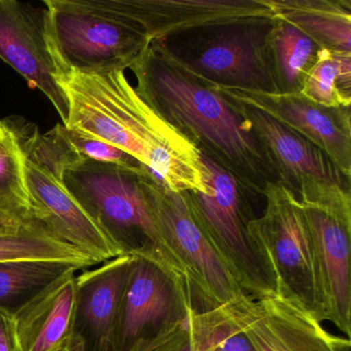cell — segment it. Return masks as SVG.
Masks as SVG:
<instances>
[{"label": "cell", "instance_id": "cell-1", "mask_svg": "<svg viewBox=\"0 0 351 351\" xmlns=\"http://www.w3.org/2000/svg\"><path fill=\"white\" fill-rule=\"evenodd\" d=\"M128 69L138 95L250 194L263 196L269 184L278 182L262 143L235 104L180 64L161 43H149Z\"/></svg>", "mask_w": 351, "mask_h": 351}, {"label": "cell", "instance_id": "cell-2", "mask_svg": "<svg viewBox=\"0 0 351 351\" xmlns=\"http://www.w3.org/2000/svg\"><path fill=\"white\" fill-rule=\"evenodd\" d=\"M64 141L51 169L60 176L69 194L125 254L149 256L188 285L152 213L143 184L147 168L84 159Z\"/></svg>", "mask_w": 351, "mask_h": 351}, {"label": "cell", "instance_id": "cell-3", "mask_svg": "<svg viewBox=\"0 0 351 351\" xmlns=\"http://www.w3.org/2000/svg\"><path fill=\"white\" fill-rule=\"evenodd\" d=\"M125 71H62L58 81L83 92L138 141L149 158L147 168L166 188L178 193H206L200 152L138 95Z\"/></svg>", "mask_w": 351, "mask_h": 351}, {"label": "cell", "instance_id": "cell-4", "mask_svg": "<svg viewBox=\"0 0 351 351\" xmlns=\"http://www.w3.org/2000/svg\"><path fill=\"white\" fill-rule=\"evenodd\" d=\"M263 197L264 211L250 221L248 234L274 282L276 295L324 322L315 254L303 206L279 182L269 184Z\"/></svg>", "mask_w": 351, "mask_h": 351}, {"label": "cell", "instance_id": "cell-5", "mask_svg": "<svg viewBox=\"0 0 351 351\" xmlns=\"http://www.w3.org/2000/svg\"><path fill=\"white\" fill-rule=\"evenodd\" d=\"M273 19L200 28L161 40L191 73L217 87L278 93L268 55Z\"/></svg>", "mask_w": 351, "mask_h": 351}, {"label": "cell", "instance_id": "cell-6", "mask_svg": "<svg viewBox=\"0 0 351 351\" xmlns=\"http://www.w3.org/2000/svg\"><path fill=\"white\" fill-rule=\"evenodd\" d=\"M206 193H184L191 211L213 247L246 295L261 299L276 295L274 282L248 234L254 219L241 182L200 152Z\"/></svg>", "mask_w": 351, "mask_h": 351}, {"label": "cell", "instance_id": "cell-7", "mask_svg": "<svg viewBox=\"0 0 351 351\" xmlns=\"http://www.w3.org/2000/svg\"><path fill=\"white\" fill-rule=\"evenodd\" d=\"M44 5L47 38L59 75L128 69L149 43L95 0H45Z\"/></svg>", "mask_w": 351, "mask_h": 351}, {"label": "cell", "instance_id": "cell-8", "mask_svg": "<svg viewBox=\"0 0 351 351\" xmlns=\"http://www.w3.org/2000/svg\"><path fill=\"white\" fill-rule=\"evenodd\" d=\"M143 184L160 232L186 275L195 310L219 309L246 295L197 223L184 193L170 191L147 169Z\"/></svg>", "mask_w": 351, "mask_h": 351}, {"label": "cell", "instance_id": "cell-9", "mask_svg": "<svg viewBox=\"0 0 351 351\" xmlns=\"http://www.w3.org/2000/svg\"><path fill=\"white\" fill-rule=\"evenodd\" d=\"M226 97L235 104L262 143L279 184L300 202H316L350 192V178L311 141L267 112Z\"/></svg>", "mask_w": 351, "mask_h": 351}, {"label": "cell", "instance_id": "cell-10", "mask_svg": "<svg viewBox=\"0 0 351 351\" xmlns=\"http://www.w3.org/2000/svg\"><path fill=\"white\" fill-rule=\"evenodd\" d=\"M133 256L119 308L114 351H128L195 309L184 279L149 256Z\"/></svg>", "mask_w": 351, "mask_h": 351}, {"label": "cell", "instance_id": "cell-11", "mask_svg": "<svg viewBox=\"0 0 351 351\" xmlns=\"http://www.w3.org/2000/svg\"><path fill=\"white\" fill-rule=\"evenodd\" d=\"M95 3L138 30L149 43L221 24L274 19L267 0H95Z\"/></svg>", "mask_w": 351, "mask_h": 351}, {"label": "cell", "instance_id": "cell-12", "mask_svg": "<svg viewBox=\"0 0 351 351\" xmlns=\"http://www.w3.org/2000/svg\"><path fill=\"white\" fill-rule=\"evenodd\" d=\"M301 204L313 243L324 322H332L350 338V193Z\"/></svg>", "mask_w": 351, "mask_h": 351}, {"label": "cell", "instance_id": "cell-13", "mask_svg": "<svg viewBox=\"0 0 351 351\" xmlns=\"http://www.w3.org/2000/svg\"><path fill=\"white\" fill-rule=\"evenodd\" d=\"M219 309L254 351H339L347 339L326 332L313 314L278 295H243Z\"/></svg>", "mask_w": 351, "mask_h": 351}, {"label": "cell", "instance_id": "cell-14", "mask_svg": "<svg viewBox=\"0 0 351 351\" xmlns=\"http://www.w3.org/2000/svg\"><path fill=\"white\" fill-rule=\"evenodd\" d=\"M21 147L36 221L51 235L77 248L96 264L126 254L69 194L60 176Z\"/></svg>", "mask_w": 351, "mask_h": 351}, {"label": "cell", "instance_id": "cell-15", "mask_svg": "<svg viewBox=\"0 0 351 351\" xmlns=\"http://www.w3.org/2000/svg\"><path fill=\"white\" fill-rule=\"evenodd\" d=\"M47 9L0 0V58L52 102L66 124L69 100L59 83V67L46 32Z\"/></svg>", "mask_w": 351, "mask_h": 351}, {"label": "cell", "instance_id": "cell-16", "mask_svg": "<svg viewBox=\"0 0 351 351\" xmlns=\"http://www.w3.org/2000/svg\"><path fill=\"white\" fill-rule=\"evenodd\" d=\"M217 89L232 99L267 112L311 141L351 180V108H326L301 93Z\"/></svg>", "mask_w": 351, "mask_h": 351}, {"label": "cell", "instance_id": "cell-17", "mask_svg": "<svg viewBox=\"0 0 351 351\" xmlns=\"http://www.w3.org/2000/svg\"><path fill=\"white\" fill-rule=\"evenodd\" d=\"M133 263V254H123L77 275L73 337L84 351H114L119 308Z\"/></svg>", "mask_w": 351, "mask_h": 351}, {"label": "cell", "instance_id": "cell-18", "mask_svg": "<svg viewBox=\"0 0 351 351\" xmlns=\"http://www.w3.org/2000/svg\"><path fill=\"white\" fill-rule=\"evenodd\" d=\"M77 270L65 271L14 312L22 351H59L73 340Z\"/></svg>", "mask_w": 351, "mask_h": 351}, {"label": "cell", "instance_id": "cell-19", "mask_svg": "<svg viewBox=\"0 0 351 351\" xmlns=\"http://www.w3.org/2000/svg\"><path fill=\"white\" fill-rule=\"evenodd\" d=\"M274 19L287 22L322 49L351 53L350 0H267Z\"/></svg>", "mask_w": 351, "mask_h": 351}, {"label": "cell", "instance_id": "cell-20", "mask_svg": "<svg viewBox=\"0 0 351 351\" xmlns=\"http://www.w3.org/2000/svg\"><path fill=\"white\" fill-rule=\"evenodd\" d=\"M38 223L25 176L19 139L5 120L0 121V230Z\"/></svg>", "mask_w": 351, "mask_h": 351}, {"label": "cell", "instance_id": "cell-21", "mask_svg": "<svg viewBox=\"0 0 351 351\" xmlns=\"http://www.w3.org/2000/svg\"><path fill=\"white\" fill-rule=\"evenodd\" d=\"M267 46L278 93H300L322 48L301 30L278 19H273Z\"/></svg>", "mask_w": 351, "mask_h": 351}, {"label": "cell", "instance_id": "cell-22", "mask_svg": "<svg viewBox=\"0 0 351 351\" xmlns=\"http://www.w3.org/2000/svg\"><path fill=\"white\" fill-rule=\"evenodd\" d=\"M13 260L61 261L81 269L97 265L77 248L51 235L40 223L0 230V261Z\"/></svg>", "mask_w": 351, "mask_h": 351}, {"label": "cell", "instance_id": "cell-23", "mask_svg": "<svg viewBox=\"0 0 351 351\" xmlns=\"http://www.w3.org/2000/svg\"><path fill=\"white\" fill-rule=\"evenodd\" d=\"M71 268L81 269L61 261H0V308L14 313Z\"/></svg>", "mask_w": 351, "mask_h": 351}, {"label": "cell", "instance_id": "cell-24", "mask_svg": "<svg viewBox=\"0 0 351 351\" xmlns=\"http://www.w3.org/2000/svg\"><path fill=\"white\" fill-rule=\"evenodd\" d=\"M300 93L326 108H351V53L322 49Z\"/></svg>", "mask_w": 351, "mask_h": 351}, {"label": "cell", "instance_id": "cell-25", "mask_svg": "<svg viewBox=\"0 0 351 351\" xmlns=\"http://www.w3.org/2000/svg\"><path fill=\"white\" fill-rule=\"evenodd\" d=\"M190 322L192 351H254L219 308L202 312L193 310Z\"/></svg>", "mask_w": 351, "mask_h": 351}, {"label": "cell", "instance_id": "cell-26", "mask_svg": "<svg viewBox=\"0 0 351 351\" xmlns=\"http://www.w3.org/2000/svg\"><path fill=\"white\" fill-rule=\"evenodd\" d=\"M61 130L71 149L84 159L126 167H141V162L114 145H110L84 131L69 129L61 124ZM145 167V166H143Z\"/></svg>", "mask_w": 351, "mask_h": 351}, {"label": "cell", "instance_id": "cell-27", "mask_svg": "<svg viewBox=\"0 0 351 351\" xmlns=\"http://www.w3.org/2000/svg\"><path fill=\"white\" fill-rule=\"evenodd\" d=\"M191 312L184 319L141 341L128 351H192Z\"/></svg>", "mask_w": 351, "mask_h": 351}, {"label": "cell", "instance_id": "cell-28", "mask_svg": "<svg viewBox=\"0 0 351 351\" xmlns=\"http://www.w3.org/2000/svg\"><path fill=\"white\" fill-rule=\"evenodd\" d=\"M0 351H22L16 335L13 312L0 308Z\"/></svg>", "mask_w": 351, "mask_h": 351}, {"label": "cell", "instance_id": "cell-29", "mask_svg": "<svg viewBox=\"0 0 351 351\" xmlns=\"http://www.w3.org/2000/svg\"><path fill=\"white\" fill-rule=\"evenodd\" d=\"M59 351H84V349L81 343L73 337V340L69 342V344L66 345L64 348L60 349Z\"/></svg>", "mask_w": 351, "mask_h": 351}, {"label": "cell", "instance_id": "cell-30", "mask_svg": "<svg viewBox=\"0 0 351 351\" xmlns=\"http://www.w3.org/2000/svg\"><path fill=\"white\" fill-rule=\"evenodd\" d=\"M350 339L347 338L346 340H345V342L343 343L342 346H341L340 350L339 351H350Z\"/></svg>", "mask_w": 351, "mask_h": 351}]
</instances>
